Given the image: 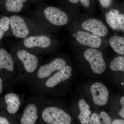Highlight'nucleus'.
<instances>
[{
	"label": "nucleus",
	"instance_id": "10",
	"mask_svg": "<svg viewBox=\"0 0 124 124\" xmlns=\"http://www.w3.org/2000/svg\"><path fill=\"white\" fill-rule=\"evenodd\" d=\"M72 68L69 66H65L53 77L47 80L46 85L48 88H53L62 81L69 79L72 75Z\"/></svg>",
	"mask_w": 124,
	"mask_h": 124
},
{
	"label": "nucleus",
	"instance_id": "3",
	"mask_svg": "<svg viewBox=\"0 0 124 124\" xmlns=\"http://www.w3.org/2000/svg\"><path fill=\"white\" fill-rule=\"evenodd\" d=\"M90 91L94 104L99 106L106 104L108 101L109 93L106 87L100 82L91 85Z\"/></svg>",
	"mask_w": 124,
	"mask_h": 124
},
{
	"label": "nucleus",
	"instance_id": "6",
	"mask_svg": "<svg viewBox=\"0 0 124 124\" xmlns=\"http://www.w3.org/2000/svg\"><path fill=\"white\" fill-rule=\"evenodd\" d=\"M13 33L18 38H24L29 33V30L24 20L17 16H13L10 19Z\"/></svg>",
	"mask_w": 124,
	"mask_h": 124
},
{
	"label": "nucleus",
	"instance_id": "20",
	"mask_svg": "<svg viewBox=\"0 0 124 124\" xmlns=\"http://www.w3.org/2000/svg\"><path fill=\"white\" fill-rule=\"evenodd\" d=\"M10 20L8 17L4 16L0 19V40L2 39L5 32L8 30Z\"/></svg>",
	"mask_w": 124,
	"mask_h": 124
},
{
	"label": "nucleus",
	"instance_id": "17",
	"mask_svg": "<svg viewBox=\"0 0 124 124\" xmlns=\"http://www.w3.org/2000/svg\"><path fill=\"white\" fill-rule=\"evenodd\" d=\"M78 105L80 112V113L78 116V118L80 119V122L82 124H89L90 120L89 116L87 115L85 113L86 111L89 110V106L86 103V102L83 99H81L78 102Z\"/></svg>",
	"mask_w": 124,
	"mask_h": 124
},
{
	"label": "nucleus",
	"instance_id": "19",
	"mask_svg": "<svg viewBox=\"0 0 124 124\" xmlns=\"http://www.w3.org/2000/svg\"><path fill=\"white\" fill-rule=\"evenodd\" d=\"M110 67L113 71H124V57H119L113 59L111 62Z\"/></svg>",
	"mask_w": 124,
	"mask_h": 124
},
{
	"label": "nucleus",
	"instance_id": "11",
	"mask_svg": "<svg viewBox=\"0 0 124 124\" xmlns=\"http://www.w3.org/2000/svg\"><path fill=\"white\" fill-rule=\"evenodd\" d=\"M51 43V39L45 36L30 37L26 38L23 41L24 46L29 48L35 47L46 48Z\"/></svg>",
	"mask_w": 124,
	"mask_h": 124
},
{
	"label": "nucleus",
	"instance_id": "5",
	"mask_svg": "<svg viewBox=\"0 0 124 124\" xmlns=\"http://www.w3.org/2000/svg\"><path fill=\"white\" fill-rule=\"evenodd\" d=\"M83 29L91 32L94 35L101 37L106 36L107 28L102 22L95 19H89L82 24Z\"/></svg>",
	"mask_w": 124,
	"mask_h": 124
},
{
	"label": "nucleus",
	"instance_id": "24",
	"mask_svg": "<svg viewBox=\"0 0 124 124\" xmlns=\"http://www.w3.org/2000/svg\"><path fill=\"white\" fill-rule=\"evenodd\" d=\"M102 6L106 8L110 7L112 3V0H99Z\"/></svg>",
	"mask_w": 124,
	"mask_h": 124
},
{
	"label": "nucleus",
	"instance_id": "18",
	"mask_svg": "<svg viewBox=\"0 0 124 124\" xmlns=\"http://www.w3.org/2000/svg\"><path fill=\"white\" fill-rule=\"evenodd\" d=\"M27 0H7L5 4L6 10L10 12L18 13L22 9L24 2Z\"/></svg>",
	"mask_w": 124,
	"mask_h": 124
},
{
	"label": "nucleus",
	"instance_id": "7",
	"mask_svg": "<svg viewBox=\"0 0 124 124\" xmlns=\"http://www.w3.org/2000/svg\"><path fill=\"white\" fill-rule=\"evenodd\" d=\"M66 64V62L63 59H55L50 63L41 66L38 71L37 76L40 79L48 77L55 71L62 69Z\"/></svg>",
	"mask_w": 124,
	"mask_h": 124
},
{
	"label": "nucleus",
	"instance_id": "13",
	"mask_svg": "<svg viewBox=\"0 0 124 124\" xmlns=\"http://www.w3.org/2000/svg\"><path fill=\"white\" fill-rule=\"evenodd\" d=\"M5 98L8 112L10 114H15L19 110L21 104L18 95L14 93H9L6 94Z\"/></svg>",
	"mask_w": 124,
	"mask_h": 124
},
{
	"label": "nucleus",
	"instance_id": "15",
	"mask_svg": "<svg viewBox=\"0 0 124 124\" xmlns=\"http://www.w3.org/2000/svg\"><path fill=\"white\" fill-rule=\"evenodd\" d=\"M112 48L116 53L124 55V38L119 36H113L109 40Z\"/></svg>",
	"mask_w": 124,
	"mask_h": 124
},
{
	"label": "nucleus",
	"instance_id": "25",
	"mask_svg": "<svg viewBox=\"0 0 124 124\" xmlns=\"http://www.w3.org/2000/svg\"><path fill=\"white\" fill-rule=\"evenodd\" d=\"M82 5L85 7H88L90 6V0H80Z\"/></svg>",
	"mask_w": 124,
	"mask_h": 124
},
{
	"label": "nucleus",
	"instance_id": "28",
	"mask_svg": "<svg viewBox=\"0 0 124 124\" xmlns=\"http://www.w3.org/2000/svg\"><path fill=\"white\" fill-rule=\"evenodd\" d=\"M119 114L121 117L124 118V108H122V109L120 111Z\"/></svg>",
	"mask_w": 124,
	"mask_h": 124
},
{
	"label": "nucleus",
	"instance_id": "1",
	"mask_svg": "<svg viewBox=\"0 0 124 124\" xmlns=\"http://www.w3.org/2000/svg\"><path fill=\"white\" fill-rule=\"evenodd\" d=\"M44 121L50 124H70L71 118L69 114L62 109L55 107H49L42 112Z\"/></svg>",
	"mask_w": 124,
	"mask_h": 124
},
{
	"label": "nucleus",
	"instance_id": "14",
	"mask_svg": "<svg viewBox=\"0 0 124 124\" xmlns=\"http://www.w3.org/2000/svg\"><path fill=\"white\" fill-rule=\"evenodd\" d=\"M5 69L12 71L14 69V62L11 55L5 50L0 49V70Z\"/></svg>",
	"mask_w": 124,
	"mask_h": 124
},
{
	"label": "nucleus",
	"instance_id": "12",
	"mask_svg": "<svg viewBox=\"0 0 124 124\" xmlns=\"http://www.w3.org/2000/svg\"><path fill=\"white\" fill-rule=\"evenodd\" d=\"M37 109L35 105H28L25 109L22 117L20 120L22 124H34L38 119Z\"/></svg>",
	"mask_w": 124,
	"mask_h": 124
},
{
	"label": "nucleus",
	"instance_id": "8",
	"mask_svg": "<svg viewBox=\"0 0 124 124\" xmlns=\"http://www.w3.org/2000/svg\"><path fill=\"white\" fill-rule=\"evenodd\" d=\"M75 37L81 44L91 48H99L101 45V39L100 37L86 32L78 31Z\"/></svg>",
	"mask_w": 124,
	"mask_h": 124
},
{
	"label": "nucleus",
	"instance_id": "23",
	"mask_svg": "<svg viewBox=\"0 0 124 124\" xmlns=\"http://www.w3.org/2000/svg\"><path fill=\"white\" fill-rule=\"evenodd\" d=\"M99 115L96 113H93L90 119L89 123L90 124H98V117Z\"/></svg>",
	"mask_w": 124,
	"mask_h": 124
},
{
	"label": "nucleus",
	"instance_id": "30",
	"mask_svg": "<svg viewBox=\"0 0 124 124\" xmlns=\"http://www.w3.org/2000/svg\"><path fill=\"white\" fill-rule=\"evenodd\" d=\"M120 104L122 106V108H124V97H123L120 100Z\"/></svg>",
	"mask_w": 124,
	"mask_h": 124
},
{
	"label": "nucleus",
	"instance_id": "21",
	"mask_svg": "<svg viewBox=\"0 0 124 124\" xmlns=\"http://www.w3.org/2000/svg\"><path fill=\"white\" fill-rule=\"evenodd\" d=\"M111 122V119L107 112L102 111L100 113L99 116L98 124H110Z\"/></svg>",
	"mask_w": 124,
	"mask_h": 124
},
{
	"label": "nucleus",
	"instance_id": "31",
	"mask_svg": "<svg viewBox=\"0 0 124 124\" xmlns=\"http://www.w3.org/2000/svg\"><path fill=\"white\" fill-rule=\"evenodd\" d=\"M70 2L71 3H73V4H76L79 2L80 0H69Z\"/></svg>",
	"mask_w": 124,
	"mask_h": 124
},
{
	"label": "nucleus",
	"instance_id": "4",
	"mask_svg": "<svg viewBox=\"0 0 124 124\" xmlns=\"http://www.w3.org/2000/svg\"><path fill=\"white\" fill-rule=\"evenodd\" d=\"M44 14L50 22L56 26L65 25L68 22V17L66 14L55 7H46L44 10Z\"/></svg>",
	"mask_w": 124,
	"mask_h": 124
},
{
	"label": "nucleus",
	"instance_id": "29",
	"mask_svg": "<svg viewBox=\"0 0 124 124\" xmlns=\"http://www.w3.org/2000/svg\"><path fill=\"white\" fill-rule=\"evenodd\" d=\"M2 80L1 78L0 77V94L2 93V88H3V86H2Z\"/></svg>",
	"mask_w": 124,
	"mask_h": 124
},
{
	"label": "nucleus",
	"instance_id": "22",
	"mask_svg": "<svg viewBox=\"0 0 124 124\" xmlns=\"http://www.w3.org/2000/svg\"><path fill=\"white\" fill-rule=\"evenodd\" d=\"M117 26L119 30L124 32V14L119 15L117 19Z\"/></svg>",
	"mask_w": 124,
	"mask_h": 124
},
{
	"label": "nucleus",
	"instance_id": "9",
	"mask_svg": "<svg viewBox=\"0 0 124 124\" xmlns=\"http://www.w3.org/2000/svg\"><path fill=\"white\" fill-rule=\"evenodd\" d=\"M17 56L24 65L26 70L32 73L38 67V60L33 54L24 50H20L17 53Z\"/></svg>",
	"mask_w": 124,
	"mask_h": 124
},
{
	"label": "nucleus",
	"instance_id": "26",
	"mask_svg": "<svg viewBox=\"0 0 124 124\" xmlns=\"http://www.w3.org/2000/svg\"><path fill=\"white\" fill-rule=\"evenodd\" d=\"M10 122L6 118L4 117H0V124H9Z\"/></svg>",
	"mask_w": 124,
	"mask_h": 124
},
{
	"label": "nucleus",
	"instance_id": "2",
	"mask_svg": "<svg viewBox=\"0 0 124 124\" xmlns=\"http://www.w3.org/2000/svg\"><path fill=\"white\" fill-rule=\"evenodd\" d=\"M84 56L94 73L101 74L106 70V65L101 51L95 49H88L85 51Z\"/></svg>",
	"mask_w": 124,
	"mask_h": 124
},
{
	"label": "nucleus",
	"instance_id": "16",
	"mask_svg": "<svg viewBox=\"0 0 124 124\" xmlns=\"http://www.w3.org/2000/svg\"><path fill=\"white\" fill-rule=\"evenodd\" d=\"M119 10L112 9L106 14V18L108 24L112 30L119 31L117 19L119 14Z\"/></svg>",
	"mask_w": 124,
	"mask_h": 124
},
{
	"label": "nucleus",
	"instance_id": "27",
	"mask_svg": "<svg viewBox=\"0 0 124 124\" xmlns=\"http://www.w3.org/2000/svg\"><path fill=\"white\" fill-rule=\"evenodd\" d=\"M112 124H124V120H116L113 121V122H111Z\"/></svg>",
	"mask_w": 124,
	"mask_h": 124
}]
</instances>
